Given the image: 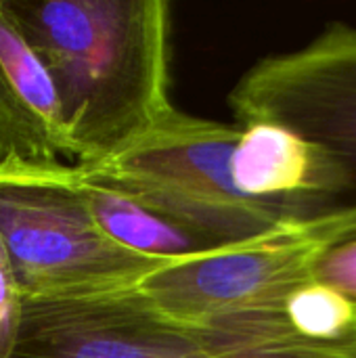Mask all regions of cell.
Returning <instances> with one entry per match:
<instances>
[{
  "label": "cell",
  "mask_w": 356,
  "mask_h": 358,
  "mask_svg": "<svg viewBox=\"0 0 356 358\" xmlns=\"http://www.w3.org/2000/svg\"><path fill=\"white\" fill-rule=\"evenodd\" d=\"M59 96L76 164L101 162L168 115L166 0H0Z\"/></svg>",
  "instance_id": "1"
},
{
  "label": "cell",
  "mask_w": 356,
  "mask_h": 358,
  "mask_svg": "<svg viewBox=\"0 0 356 358\" xmlns=\"http://www.w3.org/2000/svg\"><path fill=\"white\" fill-rule=\"evenodd\" d=\"M241 128L172 109L122 151L73 164L86 180L103 182L216 248L262 237L283 224L245 199L231 178Z\"/></svg>",
  "instance_id": "2"
},
{
  "label": "cell",
  "mask_w": 356,
  "mask_h": 358,
  "mask_svg": "<svg viewBox=\"0 0 356 358\" xmlns=\"http://www.w3.org/2000/svg\"><path fill=\"white\" fill-rule=\"evenodd\" d=\"M0 239L23 300L128 289L172 264L113 243L65 162H0Z\"/></svg>",
  "instance_id": "3"
},
{
  "label": "cell",
  "mask_w": 356,
  "mask_h": 358,
  "mask_svg": "<svg viewBox=\"0 0 356 358\" xmlns=\"http://www.w3.org/2000/svg\"><path fill=\"white\" fill-rule=\"evenodd\" d=\"M355 224L356 206H344L245 243L166 264L130 289L155 310L191 323L250 313L308 281L319 252Z\"/></svg>",
  "instance_id": "4"
},
{
  "label": "cell",
  "mask_w": 356,
  "mask_h": 358,
  "mask_svg": "<svg viewBox=\"0 0 356 358\" xmlns=\"http://www.w3.org/2000/svg\"><path fill=\"white\" fill-rule=\"evenodd\" d=\"M13 358H273L237 334L164 315L130 287L23 300Z\"/></svg>",
  "instance_id": "5"
},
{
  "label": "cell",
  "mask_w": 356,
  "mask_h": 358,
  "mask_svg": "<svg viewBox=\"0 0 356 358\" xmlns=\"http://www.w3.org/2000/svg\"><path fill=\"white\" fill-rule=\"evenodd\" d=\"M237 126H285L327 149L356 203V29L334 23L308 44L254 63L229 92Z\"/></svg>",
  "instance_id": "6"
},
{
  "label": "cell",
  "mask_w": 356,
  "mask_h": 358,
  "mask_svg": "<svg viewBox=\"0 0 356 358\" xmlns=\"http://www.w3.org/2000/svg\"><path fill=\"white\" fill-rule=\"evenodd\" d=\"M231 155L235 189L283 222H296L356 206L344 166L321 145L279 126H239Z\"/></svg>",
  "instance_id": "7"
},
{
  "label": "cell",
  "mask_w": 356,
  "mask_h": 358,
  "mask_svg": "<svg viewBox=\"0 0 356 358\" xmlns=\"http://www.w3.org/2000/svg\"><path fill=\"white\" fill-rule=\"evenodd\" d=\"M63 157L73 149L52 80L0 6V162Z\"/></svg>",
  "instance_id": "8"
},
{
  "label": "cell",
  "mask_w": 356,
  "mask_h": 358,
  "mask_svg": "<svg viewBox=\"0 0 356 358\" xmlns=\"http://www.w3.org/2000/svg\"><path fill=\"white\" fill-rule=\"evenodd\" d=\"M80 187L99 229L113 243L134 254L162 262H183L220 250L103 182L80 176Z\"/></svg>",
  "instance_id": "9"
},
{
  "label": "cell",
  "mask_w": 356,
  "mask_h": 358,
  "mask_svg": "<svg viewBox=\"0 0 356 358\" xmlns=\"http://www.w3.org/2000/svg\"><path fill=\"white\" fill-rule=\"evenodd\" d=\"M311 279L340 289L356 302V224L319 252L311 268Z\"/></svg>",
  "instance_id": "10"
},
{
  "label": "cell",
  "mask_w": 356,
  "mask_h": 358,
  "mask_svg": "<svg viewBox=\"0 0 356 358\" xmlns=\"http://www.w3.org/2000/svg\"><path fill=\"white\" fill-rule=\"evenodd\" d=\"M23 296L0 239V358H13L21 325Z\"/></svg>",
  "instance_id": "11"
}]
</instances>
